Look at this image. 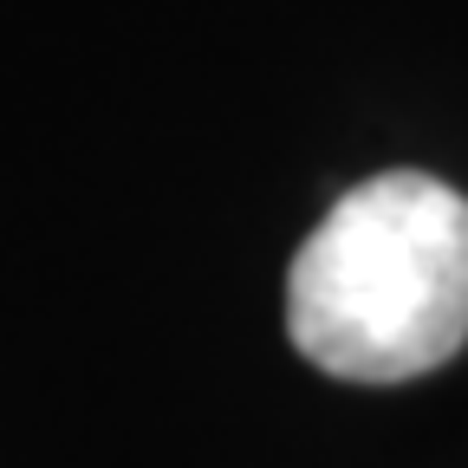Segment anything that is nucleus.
<instances>
[{"label": "nucleus", "mask_w": 468, "mask_h": 468, "mask_svg": "<svg viewBox=\"0 0 468 468\" xmlns=\"http://www.w3.org/2000/svg\"><path fill=\"white\" fill-rule=\"evenodd\" d=\"M292 351L345 384H410L468 345V196L423 169L345 189L286 273Z\"/></svg>", "instance_id": "1"}]
</instances>
